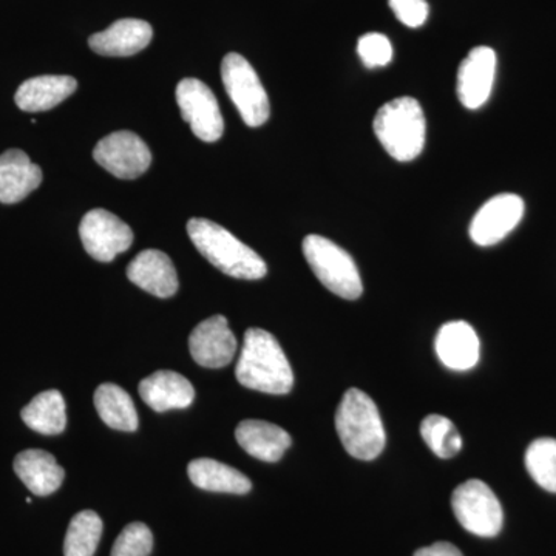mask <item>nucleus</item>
<instances>
[{
    "instance_id": "f257e3e1",
    "label": "nucleus",
    "mask_w": 556,
    "mask_h": 556,
    "mask_svg": "<svg viewBox=\"0 0 556 556\" xmlns=\"http://www.w3.org/2000/svg\"><path fill=\"white\" fill-rule=\"evenodd\" d=\"M237 380L249 390L266 394H288L294 372L280 343L270 332L249 328L236 368Z\"/></svg>"
},
{
    "instance_id": "f03ea898",
    "label": "nucleus",
    "mask_w": 556,
    "mask_h": 556,
    "mask_svg": "<svg viewBox=\"0 0 556 556\" xmlns=\"http://www.w3.org/2000/svg\"><path fill=\"white\" fill-rule=\"evenodd\" d=\"M188 233L200 254L226 276L260 280L268 274V266L257 252L217 223L206 218L189 219Z\"/></svg>"
},
{
    "instance_id": "7ed1b4c3",
    "label": "nucleus",
    "mask_w": 556,
    "mask_h": 556,
    "mask_svg": "<svg viewBox=\"0 0 556 556\" xmlns=\"http://www.w3.org/2000/svg\"><path fill=\"white\" fill-rule=\"evenodd\" d=\"M336 430L343 448L356 459H376L386 448V428L378 405L358 388L343 394L336 413Z\"/></svg>"
},
{
    "instance_id": "20e7f679",
    "label": "nucleus",
    "mask_w": 556,
    "mask_h": 556,
    "mask_svg": "<svg viewBox=\"0 0 556 556\" xmlns=\"http://www.w3.org/2000/svg\"><path fill=\"white\" fill-rule=\"evenodd\" d=\"M375 134L391 159L407 163L422 153L427 123L419 102L412 97L396 98L379 109Z\"/></svg>"
},
{
    "instance_id": "39448f33",
    "label": "nucleus",
    "mask_w": 556,
    "mask_h": 556,
    "mask_svg": "<svg viewBox=\"0 0 556 556\" xmlns=\"http://www.w3.org/2000/svg\"><path fill=\"white\" fill-rule=\"evenodd\" d=\"M303 254L320 283L332 294L357 300L364 292L361 274L353 257L334 241L320 236L303 240Z\"/></svg>"
},
{
    "instance_id": "423d86ee",
    "label": "nucleus",
    "mask_w": 556,
    "mask_h": 556,
    "mask_svg": "<svg viewBox=\"0 0 556 556\" xmlns=\"http://www.w3.org/2000/svg\"><path fill=\"white\" fill-rule=\"evenodd\" d=\"M222 78L244 124L263 126L269 119V100L254 67L241 54L229 53L223 60Z\"/></svg>"
},
{
    "instance_id": "0eeeda50",
    "label": "nucleus",
    "mask_w": 556,
    "mask_h": 556,
    "mask_svg": "<svg viewBox=\"0 0 556 556\" xmlns=\"http://www.w3.org/2000/svg\"><path fill=\"white\" fill-rule=\"evenodd\" d=\"M457 522L473 535L493 538L503 529L504 514L493 490L479 479L457 486L452 496Z\"/></svg>"
},
{
    "instance_id": "6e6552de",
    "label": "nucleus",
    "mask_w": 556,
    "mask_h": 556,
    "mask_svg": "<svg viewBox=\"0 0 556 556\" xmlns=\"http://www.w3.org/2000/svg\"><path fill=\"white\" fill-rule=\"evenodd\" d=\"M177 102L182 119L189 123L193 135L201 141L215 142L223 137L225 121L217 98L200 79L179 80Z\"/></svg>"
},
{
    "instance_id": "1a4fd4ad",
    "label": "nucleus",
    "mask_w": 556,
    "mask_h": 556,
    "mask_svg": "<svg viewBox=\"0 0 556 556\" xmlns=\"http://www.w3.org/2000/svg\"><path fill=\"white\" fill-rule=\"evenodd\" d=\"M79 236L87 254L104 263L113 262L134 243L130 226L105 208H93L84 215Z\"/></svg>"
},
{
    "instance_id": "9d476101",
    "label": "nucleus",
    "mask_w": 556,
    "mask_h": 556,
    "mask_svg": "<svg viewBox=\"0 0 556 556\" xmlns=\"http://www.w3.org/2000/svg\"><path fill=\"white\" fill-rule=\"evenodd\" d=\"M93 159L116 178L135 179L148 172L152 153L137 134L124 130L102 138L93 150Z\"/></svg>"
},
{
    "instance_id": "9b49d317",
    "label": "nucleus",
    "mask_w": 556,
    "mask_h": 556,
    "mask_svg": "<svg viewBox=\"0 0 556 556\" xmlns=\"http://www.w3.org/2000/svg\"><path fill=\"white\" fill-rule=\"evenodd\" d=\"M525 217V201L515 193H500L479 208L470 225L478 247H493L506 239Z\"/></svg>"
},
{
    "instance_id": "f8f14e48",
    "label": "nucleus",
    "mask_w": 556,
    "mask_h": 556,
    "mask_svg": "<svg viewBox=\"0 0 556 556\" xmlns=\"http://www.w3.org/2000/svg\"><path fill=\"white\" fill-rule=\"evenodd\" d=\"M496 53L490 47H477L457 70V98L466 109L477 110L489 101L496 76Z\"/></svg>"
},
{
    "instance_id": "ddd939ff",
    "label": "nucleus",
    "mask_w": 556,
    "mask_h": 556,
    "mask_svg": "<svg viewBox=\"0 0 556 556\" xmlns=\"http://www.w3.org/2000/svg\"><path fill=\"white\" fill-rule=\"evenodd\" d=\"M193 361L204 368L228 367L237 353V339L225 316L208 317L189 338Z\"/></svg>"
},
{
    "instance_id": "4468645a",
    "label": "nucleus",
    "mask_w": 556,
    "mask_h": 556,
    "mask_svg": "<svg viewBox=\"0 0 556 556\" xmlns=\"http://www.w3.org/2000/svg\"><path fill=\"white\" fill-rule=\"evenodd\" d=\"M127 277L131 283L160 299L177 294L178 276L169 255L156 249L142 251L127 266Z\"/></svg>"
},
{
    "instance_id": "2eb2a0df",
    "label": "nucleus",
    "mask_w": 556,
    "mask_h": 556,
    "mask_svg": "<svg viewBox=\"0 0 556 556\" xmlns=\"http://www.w3.org/2000/svg\"><path fill=\"white\" fill-rule=\"evenodd\" d=\"M434 346L439 361L455 371L473 368L481 351L477 331L463 320L448 321L439 329Z\"/></svg>"
},
{
    "instance_id": "dca6fc26",
    "label": "nucleus",
    "mask_w": 556,
    "mask_h": 556,
    "mask_svg": "<svg viewBox=\"0 0 556 556\" xmlns=\"http://www.w3.org/2000/svg\"><path fill=\"white\" fill-rule=\"evenodd\" d=\"M139 396L153 412L182 409L192 405L195 390L185 376L169 369H161L139 383Z\"/></svg>"
},
{
    "instance_id": "f3484780",
    "label": "nucleus",
    "mask_w": 556,
    "mask_h": 556,
    "mask_svg": "<svg viewBox=\"0 0 556 556\" xmlns=\"http://www.w3.org/2000/svg\"><path fill=\"white\" fill-rule=\"evenodd\" d=\"M153 30L150 24L139 20H121L108 30L90 36L89 46L101 56H134L149 46Z\"/></svg>"
},
{
    "instance_id": "a211bd4d",
    "label": "nucleus",
    "mask_w": 556,
    "mask_h": 556,
    "mask_svg": "<svg viewBox=\"0 0 556 556\" xmlns=\"http://www.w3.org/2000/svg\"><path fill=\"white\" fill-rule=\"evenodd\" d=\"M42 182V170L20 149L0 155V203L16 204Z\"/></svg>"
},
{
    "instance_id": "6ab92c4d",
    "label": "nucleus",
    "mask_w": 556,
    "mask_h": 556,
    "mask_svg": "<svg viewBox=\"0 0 556 556\" xmlns=\"http://www.w3.org/2000/svg\"><path fill=\"white\" fill-rule=\"evenodd\" d=\"M240 447L265 463H277L285 452L291 447L292 439L283 428L266 422V420L248 419L239 424L236 430Z\"/></svg>"
},
{
    "instance_id": "aec40b11",
    "label": "nucleus",
    "mask_w": 556,
    "mask_h": 556,
    "mask_svg": "<svg viewBox=\"0 0 556 556\" xmlns=\"http://www.w3.org/2000/svg\"><path fill=\"white\" fill-rule=\"evenodd\" d=\"M14 471L33 495L49 496L64 481V468L43 450H25L14 459Z\"/></svg>"
},
{
    "instance_id": "412c9836",
    "label": "nucleus",
    "mask_w": 556,
    "mask_h": 556,
    "mask_svg": "<svg viewBox=\"0 0 556 556\" xmlns=\"http://www.w3.org/2000/svg\"><path fill=\"white\" fill-rule=\"evenodd\" d=\"M76 89L78 83L72 76H38L21 84L14 101L24 112H47L72 97Z\"/></svg>"
},
{
    "instance_id": "4be33fe9",
    "label": "nucleus",
    "mask_w": 556,
    "mask_h": 556,
    "mask_svg": "<svg viewBox=\"0 0 556 556\" xmlns=\"http://www.w3.org/2000/svg\"><path fill=\"white\" fill-rule=\"evenodd\" d=\"M188 473L192 484L206 492L247 495L252 489L251 479L244 477L237 468L208 457L192 460Z\"/></svg>"
},
{
    "instance_id": "5701e85b",
    "label": "nucleus",
    "mask_w": 556,
    "mask_h": 556,
    "mask_svg": "<svg viewBox=\"0 0 556 556\" xmlns=\"http://www.w3.org/2000/svg\"><path fill=\"white\" fill-rule=\"evenodd\" d=\"M94 407L105 426L119 431H135L138 428L137 408L130 394L115 383H102L94 391Z\"/></svg>"
},
{
    "instance_id": "b1692460",
    "label": "nucleus",
    "mask_w": 556,
    "mask_h": 556,
    "mask_svg": "<svg viewBox=\"0 0 556 556\" xmlns=\"http://www.w3.org/2000/svg\"><path fill=\"white\" fill-rule=\"evenodd\" d=\"M25 426L40 434H60L67 427L65 401L60 391L38 394L21 413Z\"/></svg>"
},
{
    "instance_id": "393cba45",
    "label": "nucleus",
    "mask_w": 556,
    "mask_h": 556,
    "mask_svg": "<svg viewBox=\"0 0 556 556\" xmlns=\"http://www.w3.org/2000/svg\"><path fill=\"white\" fill-rule=\"evenodd\" d=\"M102 521L93 510L79 511L70 521L64 541L65 556H93L100 544Z\"/></svg>"
},
{
    "instance_id": "a878e982",
    "label": "nucleus",
    "mask_w": 556,
    "mask_h": 556,
    "mask_svg": "<svg viewBox=\"0 0 556 556\" xmlns=\"http://www.w3.org/2000/svg\"><path fill=\"white\" fill-rule=\"evenodd\" d=\"M420 437L431 452L442 459L455 457L463 448V438H460L459 431L455 424L444 416H427L420 424Z\"/></svg>"
},
{
    "instance_id": "bb28decb",
    "label": "nucleus",
    "mask_w": 556,
    "mask_h": 556,
    "mask_svg": "<svg viewBox=\"0 0 556 556\" xmlns=\"http://www.w3.org/2000/svg\"><path fill=\"white\" fill-rule=\"evenodd\" d=\"M526 467L538 485L556 493V439L533 441L526 452Z\"/></svg>"
},
{
    "instance_id": "cd10ccee",
    "label": "nucleus",
    "mask_w": 556,
    "mask_h": 556,
    "mask_svg": "<svg viewBox=\"0 0 556 556\" xmlns=\"http://www.w3.org/2000/svg\"><path fill=\"white\" fill-rule=\"evenodd\" d=\"M153 535L142 522H131L113 544L110 556H149L152 554Z\"/></svg>"
},
{
    "instance_id": "c85d7f7f",
    "label": "nucleus",
    "mask_w": 556,
    "mask_h": 556,
    "mask_svg": "<svg viewBox=\"0 0 556 556\" xmlns=\"http://www.w3.org/2000/svg\"><path fill=\"white\" fill-rule=\"evenodd\" d=\"M357 53L367 68L386 67L393 60V46L380 33H367L357 42Z\"/></svg>"
},
{
    "instance_id": "c756f323",
    "label": "nucleus",
    "mask_w": 556,
    "mask_h": 556,
    "mask_svg": "<svg viewBox=\"0 0 556 556\" xmlns=\"http://www.w3.org/2000/svg\"><path fill=\"white\" fill-rule=\"evenodd\" d=\"M388 3L397 20L409 28L422 27L430 13L427 0H388Z\"/></svg>"
},
{
    "instance_id": "7c9ffc66",
    "label": "nucleus",
    "mask_w": 556,
    "mask_h": 556,
    "mask_svg": "<svg viewBox=\"0 0 556 556\" xmlns=\"http://www.w3.org/2000/svg\"><path fill=\"white\" fill-rule=\"evenodd\" d=\"M415 556H464L463 552L452 543L439 541V543L431 544V546L419 548L416 551Z\"/></svg>"
}]
</instances>
